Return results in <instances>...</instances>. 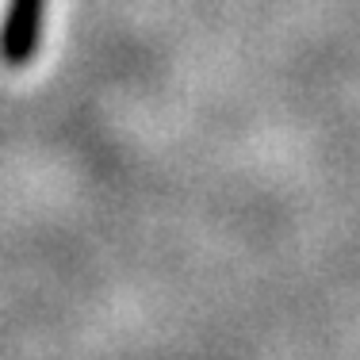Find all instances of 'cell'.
<instances>
[{
  "label": "cell",
  "instance_id": "6da1fadb",
  "mask_svg": "<svg viewBox=\"0 0 360 360\" xmlns=\"http://www.w3.org/2000/svg\"><path fill=\"white\" fill-rule=\"evenodd\" d=\"M42 23H46V0H8L0 20V62L8 70H23L35 62Z\"/></svg>",
  "mask_w": 360,
  "mask_h": 360
}]
</instances>
